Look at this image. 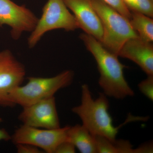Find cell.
Segmentation results:
<instances>
[{
  "label": "cell",
  "instance_id": "2e32d148",
  "mask_svg": "<svg viewBox=\"0 0 153 153\" xmlns=\"http://www.w3.org/2000/svg\"><path fill=\"white\" fill-rule=\"evenodd\" d=\"M110 7L114 9L118 13L129 20L131 16V12L126 6L123 0H102Z\"/></svg>",
  "mask_w": 153,
  "mask_h": 153
},
{
  "label": "cell",
  "instance_id": "30bf717a",
  "mask_svg": "<svg viewBox=\"0 0 153 153\" xmlns=\"http://www.w3.org/2000/svg\"><path fill=\"white\" fill-rule=\"evenodd\" d=\"M63 1L73 13L79 28L101 42L103 37L102 25L91 0Z\"/></svg>",
  "mask_w": 153,
  "mask_h": 153
},
{
  "label": "cell",
  "instance_id": "ffe728a7",
  "mask_svg": "<svg viewBox=\"0 0 153 153\" xmlns=\"http://www.w3.org/2000/svg\"><path fill=\"white\" fill-rule=\"evenodd\" d=\"M3 121L1 117H0V123ZM11 136L4 128L0 129V142L8 141L11 140Z\"/></svg>",
  "mask_w": 153,
  "mask_h": 153
},
{
  "label": "cell",
  "instance_id": "7c38bea8",
  "mask_svg": "<svg viewBox=\"0 0 153 153\" xmlns=\"http://www.w3.org/2000/svg\"><path fill=\"white\" fill-rule=\"evenodd\" d=\"M97 153H152V143L141 145L133 149L132 145L126 140L116 139L111 140L104 137L94 136Z\"/></svg>",
  "mask_w": 153,
  "mask_h": 153
},
{
  "label": "cell",
  "instance_id": "ac0fdd59",
  "mask_svg": "<svg viewBox=\"0 0 153 153\" xmlns=\"http://www.w3.org/2000/svg\"><path fill=\"white\" fill-rule=\"evenodd\" d=\"M17 152L19 153H40L42 151L39 148L33 145L25 143H19L16 145Z\"/></svg>",
  "mask_w": 153,
  "mask_h": 153
},
{
  "label": "cell",
  "instance_id": "7a4b0ae2",
  "mask_svg": "<svg viewBox=\"0 0 153 153\" xmlns=\"http://www.w3.org/2000/svg\"><path fill=\"white\" fill-rule=\"evenodd\" d=\"M109 102L108 97L103 92L99 93L98 97L94 99L87 84L81 86V103L71 109L72 112L81 120L82 125L91 134L104 137L114 140L120 129L125 124L135 121H145L147 117H135L129 114L123 123L115 127L112 117L108 112Z\"/></svg>",
  "mask_w": 153,
  "mask_h": 153
},
{
  "label": "cell",
  "instance_id": "d6986e66",
  "mask_svg": "<svg viewBox=\"0 0 153 153\" xmlns=\"http://www.w3.org/2000/svg\"><path fill=\"white\" fill-rule=\"evenodd\" d=\"M75 148L73 144L66 140L59 145L56 148L55 153H74Z\"/></svg>",
  "mask_w": 153,
  "mask_h": 153
},
{
  "label": "cell",
  "instance_id": "9a60e30c",
  "mask_svg": "<svg viewBox=\"0 0 153 153\" xmlns=\"http://www.w3.org/2000/svg\"><path fill=\"white\" fill-rule=\"evenodd\" d=\"M131 12L141 13L153 18V0H123Z\"/></svg>",
  "mask_w": 153,
  "mask_h": 153
},
{
  "label": "cell",
  "instance_id": "ba28073f",
  "mask_svg": "<svg viewBox=\"0 0 153 153\" xmlns=\"http://www.w3.org/2000/svg\"><path fill=\"white\" fill-rule=\"evenodd\" d=\"M38 20L25 6L19 5L11 0H0V26H9L14 40H18L25 32L31 33Z\"/></svg>",
  "mask_w": 153,
  "mask_h": 153
},
{
  "label": "cell",
  "instance_id": "4fadbf2b",
  "mask_svg": "<svg viewBox=\"0 0 153 153\" xmlns=\"http://www.w3.org/2000/svg\"><path fill=\"white\" fill-rule=\"evenodd\" d=\"M66 140L74 145L82 153H97L95 137L82 125L69 126Z\"/></svg>",
  "mask_w": 153,
  "mask_h": 153
},
{
  "label": "cell",
  "instance_id": "8992f818",
  "mask_svg": "<svg viewBox=\"0 0 153 153\" xmlns=\"http://www.w3.org/2000/svg\"><path fill=\"white\" fill-rule=\"evenodd\" d=\"M69 126L57 129L37 128L22 125L11 135V140L16 145L28 144L47 153H55L57 147L66 140Z\"/></svg>",
  "mask_w": 153,
  "mask_h": 153
},
{
  "label": "cell",
  "instance_id": "5bb4252c",
  "mask_svg": "<svg viewBox=\"0 0 153 153\" xmlns=\"http://www.w3.org/2000/svg\"><path fill=\"white\" fill-rule=\"evenodd\" d=\"M130 23L139 37L143 41H153V19L144 14L131 12Z\"/></svg>",
  "mask_w": 153,
  "mask_h": 153
},
{
  "label": "cell",
  "instance_id": "5b68a950",
  "mask_svg": "<svg viewBox=\"0 0 153 153\" xmlns=\"http://www.w3.org/2000/svg\"><path fill=\"white\" fill-rule=\"evenodd\" d=\"M74 15L69 12L63 0H48L42 14L28 39L29 48L35 47L42 37L52 30L63 29L66 32L79 29Z\"/></svg>",
  "mask_w": 153,
  "mask_h": 153
},
{
  "label": "cell",
  "instance_id": "9c48e42d",
  "mask_svg": "<svg viewBox=\"0 0 153 153\" xmlns=\"http://www.w3.org/2000/svg\"><path fill=\"white\" fill-rule=\"evenodd\" d=\"M18 119L23 125L37 128L61 127L54 96L23 107Z\"/></svg>",
  "mask_w": 153,
  "mask_h": 153
},
{
  "label": "cell",
  "instance_id": "277c9868",
  "mask_svg": "<svg viewBox=\"0 0 153 153\" xmlns=\"http://www.w3.org/2000/svg\"><path fill=\"white\" fill-rule=\"evenodd\" d=\"M102 25L103 37L101 44L118 56L123 44L129 39L137 38L129 20L102 0H91Z\"/></svg>",
  "mask_w": 153,
  "mask_h": 153
},
{
  "label": "cell",
  "instance_id": "e0dca14e",
  "mask_svg": "<svg viewBox=\"0 0 153 153\" xmlns=\"http://www.w3.org/2000/svg\"><path fill=\"white\" fill-rule=\"evenodd\" d=\"M146 79L138 84V87L143 94L151 101L153 100V75H147Z\"/></svg>",
  "mask_w": 153,
  "mask_h": 153
},
{
  "label": "cell",
  "instance_id": "8fae6325",
  "mask_svg": "<svg viewBox=\"0 0 153 153\" xmlns=\"http://www.w3.org/2000/svg\"><path fill=\"white\" fill-rule=\"evenodd\" d=\"M118 56L136 63L147 75H153V44L139 37L132 38L123 44Z\"/></svg>",
  "mask_w": 153,
  "mask_h": 153
},
{
  "label": "cell",
  "instance_id": "52a82bcc",
  "mask_svg": "<svg viewBox=\"0 0 153 153\" xmlns=\"http://www.w3.org/2000/svg\"><path fill=\"white\" fill-rule=\"evenodd\" d=\"M25 66L8 49L0 52V106L13 107L11 92L22 85L26 76Z\"/></svg>",
  "mask_w": 153,
  "mask_h": 153
},
{
  "label": "cell",
  "instance_id": "3957f363",
  "mask_svg": "<svg viewBox=\"0 0 153 153\" xmlns=\"http://www.w3.org/2000/svg\"><path fill=\"white\" fill-rule=\"evenodd\" d=\"M74 71L66 70L51 77L30 76L28 82L11 92L12 103L22 108L54 97L57 91L71 85L74 79Z\"/></svg>",
  "mask_w": 153,
  "mask_h": 153
},
{
  "label": "cell",
  "instance_id": "6da1fadb",
  "mask_svg": "<svg viewBox=\"0 0 153 153\" xmlns=\"http://www.w3.org/2000/svg\"><path fill=\"white\" fill-rule=\"evenodd\" d=\"M79 38L96 60L100 74L98 84L108 97L123 100L134 95L124 75L126 67L119 60L117 55L111 52L93 36L85 33Z\"/></svg>",
  "mask_w": 153,
  "mask_h": 153
}]
</instances>
